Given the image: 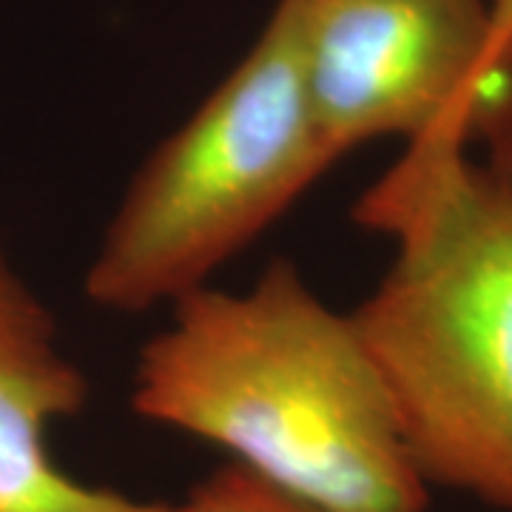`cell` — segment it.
<instances>
[{
    "mask_svg": "<svg viewBox=\"0 0 512 512\" xmlns=\"http://www.w3.org/2000/svg\"><path fill=\"white\" fill-rule=\"evenodd\" d=\"M89 393L55 316L0 248V512H180V504L86 484L57 467L46 436L83 413Z\"/></svg>",
    "mask_w": 512,
    "mask_h": 512,
    "instance_id": "5",
    "label": "cell"
},
{
    "mask_svg": "<svg viewBox=\"0 0 512 512\" xmlns=\"http://www.w3.org/2000/svg\"><path fill=\"white\" fill-rule=\"evenodd\" d=\"M473 143L481 148V163L512 191V37L481 77L470 117Z\"/></svg>",
    "mask_w": 512,
    "mask_h": 512,
    "instance_id": "6",
    "label": "cell"
},
{
    "mask_svg": "<svg viewBox=\"0 0 512 512\" xmlns=\"http://www.w3.org/2000/svg\"><path fill=\"white\" fill-rule=\"evenodd\" d=\"M140 350L131 410L322 512H427L430 487L353 313L291 259L202 288Z\"/></svg>",
    "mask_w": 512,
    "mask_h": 512,
    "instance_id": "1",
    "label": "cell"
},
{
    "mask_svg": "<svg viewBox=\"0 0 512 512\" xmlns=\"http://www.w3.org/2000/svg\"><path fill=\"white\" fill-rule=\"evenodd\" d=\"M512 37V0H490V49H487V66L493 63V57L504 49V43ZM484 77V74H481Z\"/></svg>",
    "mask_w": 512,
    "mask_h": 512,
    "instance_id": "8",
    "label": "cell"
},
{
    "mask_svg": "<svg viewBox=\"0 0 512 512\" xmlns=\"http://www.w3.org/2000/svg\"><path fill=\"white\" fill-rule=\"evenodd\" d=\"M396 254L353 319L427 487L512 512V191L439 134L353 208Z\"/></svg>",
    "mask_w": 512,
    "mask_h": 512,
    "instance_id": "2",
    "label": "cell"
},
{
    "mask_svg": "<svg viewBox=\"0 0 512 512\" xmlns=\"http://www.w3.org/2000/svg\"><path fill=\"white\" fill-rule=\"evenodd\" d=\"M333 165L305 94L293 3L276 0L248 55L131 177L89 262L86 296L126 316L177 305Z\"/></svg>",
    "mask_w": 512,
    "mask_h": 512,
    "instance_id": "3",
    "label": "cell"
},
{
    "mask_svg": "<svg viewBox=\"0 0 512 512\" xmlns=\"http://www.w3.org/2000/svg\"><path fill=\"white\" fill-rule=\"evenodd\" d=\"M291 3L313 126L333 163L387 137L470 143L490 0Z\"/></svg>",
    "mask_w": 512,
    "mask_h": 512,
    "instance_id": "4",
    "label": "cell"
},
{
    "mask_svg": "<svg viewBox=\"0 0 512 512\" xmlns=\"http://www.w3.org/2000/svg\"><path fill=\"white\" fill-rule=\"evenodd\" d=\"M180 512H322L279 493L237 464H225L194 484Z\"/></svg>",
    "mask_w": 512,
    "mask_h": 512,
    "instance_id": "7",
    "label": "cell"
}]
</instances>
